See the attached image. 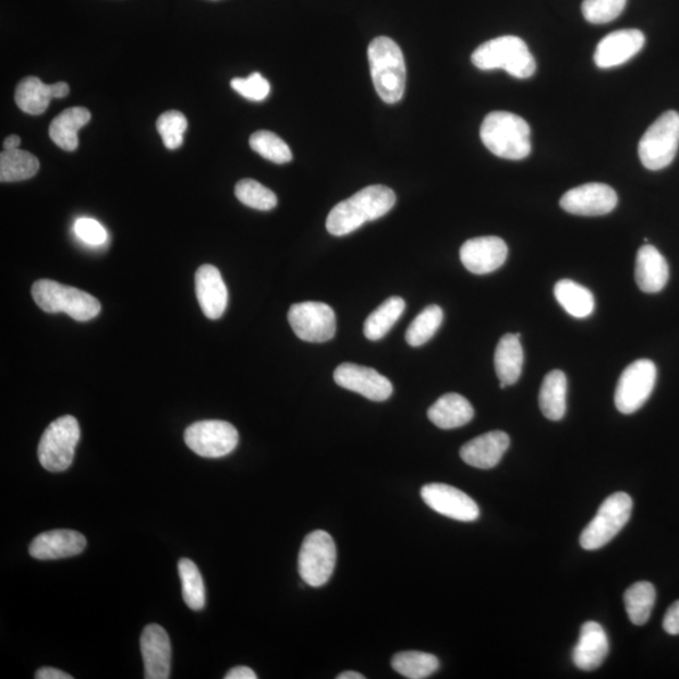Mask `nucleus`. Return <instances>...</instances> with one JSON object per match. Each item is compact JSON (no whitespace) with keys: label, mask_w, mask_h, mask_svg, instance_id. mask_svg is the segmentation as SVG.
Masks as SVG:
<instances>
[{"label":"nucleus","mask_w":679,"mask_h":679,"mask_svg":"<svg viewBox=\"0 0 679 679\" xmlns=\"http://www.w3.org/2000/svg\"><path fill=\"white\" fill-rule=\"evenodd\" d=\"M73 229L78 239L89 245H102L108 241V232L93 218H78Z\"/></svg>","instance_id":"obj_41"},{"label":"nucleus","mask_w":679,"mask_h":679,"mask_svg":"<svg viewBox=\"0 0 679 679\" xmlns=\"http://www.w3.org/2000/svg\"><path fill=\"white\" fill-rule=\"evenodd\" d=\"M231 86L235 93H239L244 98L253 102H260L266 100L269 93H271V86L269 82L260 75V73H252L247 78H233Z\"/></svg>","instance_id":"obj_40"},{"label":"nucleus","mask_w":679,"mask_h":679,"mask_svg":"<svg viewBox=\"0 0 679 679\" xmlns=\"http://www.w3.org/2000/svg\"><path fill=\"white\" fill-rule=\"evenodd\" d=\"M460 256L471 274L487 275L504 266L509 248L498 237H477L462 245Z\"/></svg>","instance_id":"obj_17"},{"label":"nucleus","mask_w":679,"mask_h":679,"mask_svg":"<svg viewBox=\"0 0 679 679\" xmlns=\"http://www.w3.org/2000/svg\"><path fill=\"white\" fill-rule=\"evenodd\" d=\"M195 293L203 314L210 320H218L223 316L228 305V290L217 267H199L195 274Z\"/></svg>","instance_id":"obj_20"},{"label":"nucleus","mask_w":679,"mask_h":679,"mask_svg":"<svg viewBox=\"0 0 679 679\" xmlns=\"http://www.w3.org/2000/svg\"><path fill=\"white\" fill-rule=\"evenodd\" d=\"M657 380V366L648 359L636 360L621 373L616 389V407L620 413L633 414L647 403Z\"/></svg>","instance_id":"obj_10"},{"label":"nucleus","mask_w":679,"mask_h":679,"mask_svg":"<svg viewBox=\"0 0 679 679\" xmlns=\"http://www.w3.org/2000/svg\"><path fill=\"white\" fill-rule=\"evenodd\" d=\"M32 298L48 314H68L76 322L93 320L101 313V304L92 294L52 280L32 286Z\"/></svg>","instance_id":"obj_5"},{"label":"nucleus","mask_w":679,"mask_h":679,"mask_svg":"<svg viewBox=\"0 0 679 679\" xmlns=\"http://www.w3.org/2000/svg\"><path fill=\"white\" fill-rule=\"evenodd\" d=\"M444 323V310L437 305L425 307L422 313L416 316L408 327L405 340L409 345L419 348L428 342Z\"/></svg>","instance_id":"obj_35"},{"label":"nucleus","mask_w":679,"mask_h":679,"mask_svg":"<svg viewBox=\"0 0 679 679\" xmlns=\"http://www.w3.org/2000/svg\"><path fill=\"white\" fill-rule=\"evenodd\" d=\"M4 150H15L19 149L21 145V137L16 135L8 136L3 143Z\"/></svg>","instance_id":"obj_45"},{"label":"nucleus","mask_w":679,"mask_h":679,"mask_svg":"<svg viewBox=\"0 0 679 679\" xmlns=\"http://www.w3.org/2000/svg\"><path fill=\"white\" fill-rule=\"evenodd\" d=\"M472 63L482 71L505 70L511 76L525 80L536 72V61L525 40L502 36L481 45L472 54Z\"/></svg>","instance_id":"obj_4"},{"label":"nucleus","mask_w":679,"mask_h":679,"mask_svg":"<svg viewBox=\"0 0 679 679\" xmlns=\"http://www.w3.org/2000/svg\"><path fill=\"white\" fill-rule=\"evenodd\" d=\"M364 678L365 677L363 675L353 672V670H349V672H343L338 676V679H364Z\"/></svg>","instance_id":"obj_46"},{"label":"nucleus","mask_w":679,"mask_h":679,"mask_svg":"<svg viewBox=\"0 0 679 679\" xmlns=\"http://www.w3.org/2000/svg\"><path fill=\"white\" fill-rule=\"evenodd\" d=\"M679 147V113L670 110L645 131L638 146L643 167L657 171L667 168L676 158Z\"/></svg>","instance_id":"obj_7"},{"label":"nucleus","mask_w":679,"mask_h":679,"mask_svg":"<svg viewBox=\"0 0 679 679\" xmlns=\"http://www.w3.org/2000/svg\"><path fill=\"white\" fill-rule=\"evenodd\" d=\"M627 0H584L582 12L592 24H607L623 13Z\"/></svg>","instance_id":"obj_39"},{"label":"nucleus","mask_w":679,"mask_h":679,"mask_svg":"<svg viewBox=\"0 0 679 679\" xmlns=\"http://www.w3.org/2000/svg\"><path fill=\"white\" fill-rule=\"evenodd\" d=\"M656 587L650 582H638L627 589L625 605L629 620L635 626L647 625L654 603H656Z\"/></svg>","instance_id":"obj_32"},{"label":"nucleus","mask_w":679,"mask_h":679,"mask_svg":"<svg viewBox=\"0 0 679 679\" xmlns=\"http://www.w3.org/2000/svg\"><path fill=\"white\" fill-rule=\"evenodd\" d=\"M397 195L388 186L372 185L335 206L326 220L330 234L353 233L367 222L379 219L396 206Z\"/></svg>","instance_id":"obj_1"},{"label":"nucleus","mask_w":679,"mask_h":679,"mask_svg":"<svg viewBox=\"0 0 679 679\" xmlns=\"http://www.w3.org/2000/svg\"><path fill=\"white\" fill-rule=\"evenodd\" d=\"M421 495L423 501L444 517L461 521L473 522L480 518V507L463 490L445 484L425 485Z\"/></svg>","instance_id":"obj_14"},{"label":"nucleus","mask_w":679,"mask_h":679,"mask_svg":"<svg viewBox=\"0 0 679 679\" xmlns=\"http://www.w3.org/2000/svg\"><path fill=\"white\" fill-rule=\"evenodd\" d=\"M86 546V537L77 531L53 530L33 539L29 554L37 560H59L80 555Z\"/></svg>","instance_id":"obj_19"},{"label":"nucleus","mask_w":679,"mask_h":679,"mask_svg":"<svg viewBox=\"0 0 679 679\" xmlns=\"http://www.w3.org/2000/svg\"><path fill=\"white\" fill-rule=\"evenodd\" d=\"M157 129L167 149L177 150L184 143L187 120L180 111H167L160 114Z\"/></svg>","instance_id":"obj_38"},{"label":"nucleus","mask_w":679,"mask_h":679,"mask_svg":"<svg viewBox=\"0 0 679 679\" xmlns=\"http://www.w3.org/2000/svg\"><path fill=\"white\" fill-rule=\"evenodd\" d=\"M645 45L644 33L640 29H620L604 37L595 49L594 62L599 69L618 68L631 61Z\"/></svg>","instance_id":"obj_16"},{"label":"nucleus","mask_w":679,"mask_h":679,"mask_svg":"<svg viewBox=\"0 0 679 679\" xmlns=\"http://www.w3.org/2000/svg\"><path fill=\"white\" fill-rule=\"evenodd\" d=\"M38 170V159L28 151L4 150L0 155V180L2 183L22 182V180L35 177Z\"/></svg>","instance_id":"obj_31"},{"label":"nucleus","mask_w":679,"mask_h":679,"mask_svg":"<svg viewBox=\"0 0 679 679\" xmlns=\"http://www.w3.org/2000/svg\"><path fill=\"white\" fill-rule=\"evenodd\" d=\"M376 94L389 105L402 100L407 85V68L402 49L388 37H376L367 48Z\"/></svg>","instance_id":"obj_2"},{"label":"nucleus","mask_w":679,"mask_h":679,"mask_svg":"<svg viewBox=\"0 0 679 679\" xmlns=\"http://www.w3.org/2000/svg\"><path fill=\"white\" fill-rule=\"evenodd\" d=\"M81 432L75 416L64 415L48 425L38 446V460L49 472L70 469L75 458Z\"/></svg>","instance_id":"obj_8"},{"label":"nucleus","mask_w":679,"mask_h":679,"mask_svg":"<svg viewBox=\"0 0 679 679\" xmlns=\"http://www.w3.org/2000/svg\"><path fill=\"white\" fill-rule=\"evenodd\" d=\"M609 653V640L604 628L596 621H586L580 629L579 641L572 651V662L586 672L603 665Z\"/></svg>","instance_id":"obj_23"},{"label":"nucleus","mask_w":679,"mask_h":679,"mask_svg":"<svg viewBox=\"0 0 679 679\" xmlns=\"http://www.w3.org/2000/svg\"><path fill=\"white\" fill-rule=\"evenodd\" d=\"M633 511L632 497L626 493L613 494L605 500L595 518L580 536V545L584 550L602 549L623 530Z\"/></svg>","instance_id":"obj_6"},{"label":"nucleus","mask_w":679,"mask_h":679,"mask_svg":"<svg viewBox=\"0 0 679 679\" xmlns=\"http://www.w3.org/2000/svg\"><path fill=\"white\" fill-rule=\"evenodd\" d=\"M289 323L296 337L306 342H326L337 334V315L324 302H300L289 311Z\"/></svg>","instance_id":"obj_12"},{"label":"nucleus","mask_w":679,"mask_h":679,"mask_svg":"<svg viewBox=\"0 0 679 679\" xmlns=\"http://www.w3.org/2000/svg\"><path fill=\"white\" fill-rule=\"evenodd\" d=\"M664 629L670 635H679V601L668 608L664 619Z\"/></svg>","instance_id":"obj_42"},{"label":"nucleus","mask_w":679,"mask_h":679,"mask_svg":"<svg viewBox=\"0 0 679 679\" xmlns=\"http://www.w3.org/2000/svg\"><path fill=\"white\" fill-rule=\"evenodd\" d=\"M37 679H72L73 677L69 674L62 672L60 669L44 667L37 670L36 672Z\"/></svg>","instance_id":"obj_43"},{"label":"nucleus","mask_w":679,"mask_h":679,"mask_svg":"<svg viewBox=\"0 0 679 679\" xmlns=\"http://www.w3.org/2000/svg\"><path fill=\"white\" fill-rule=\"evenodd\" d=\"M556 300L569 315L575 318H586L594 313V294L584 286L572 280H561L555 284Z\"/></svg>","instance_id":"obj_29"},{"label":"nucleus","mask_w":679,"mask_h":679,"mask_svg":"<svg viewBox=\"0 0 679 679\" xmlns=\"http://www.w3.org/2000/svg\"><path fill=\"white\" fill-rule=\"evenodd\" d=\"M520 338L521 334H507L496 348V374L506 387L517 384L522 374L523 349Z\"/></svg>","instance_id":"obj_27"},{"label":"nucleus","mask_w":679,"mask_h":679,"mask_svg":"<svg viewBox=\"0 0 679 679\" xmlns=\"http://www.w3.org/2000/svg\"><path fill=\"white\" fill-rule=\"evenodd\" d=\"M92 120V112L85 108H71L56 117L49 125L52 142L65 151H75L78 147V131Z\"/></svg>","instance_id":"obj_26"},{"label":"nucleus","mask_w":679,"mask_h":679,"mask_svg":"<svg viewBox=\"0 0 679 679\" xmlns=\"http://www.w3.org/2000/svg\"><path fill=\"white\" fill-rule=\"evenodd\" d=\"M669 278L667 260L651 244H645L636 253L635 281L645 293H657L666 288Z\"/></svg>","instance_id":"obj_24"},{"label":"nucleus","mask_w":679,"mask_h":679,"mask_svg":"<svg viewBox=\"0 0 679 679\" xmlns=\"http://www.w3.org/2000/svg\"><path fill=\"white\" fill-rule=\"evenodd\" d=\"M474 416V409L468 399L448 392L429 408L428 419L440 429H456L469 424Z\"/></svg>","instance_id":"obj_25"},{"label":"nucleus","mask_w":679,"mask_h":679,"mask_svg":"<svg viewBox=\"0 0 679 679\" xmlns=\"http://www.w3.org/2000/svg\"><path fill=\"white\" fill-rule=\"evenodd\" d=\"M334 380L339 387L357 392L373 402H386L392 395L390 380L363 365L341 364L334 373Z\"/></svg>","instance_id":"obj_15"},{"label":"nucleus","mask_w":679,"mask_h":679,"mask_svg":"<svg viewBox=\"0 0 679 679\" xmlns=\"http://www.w3.org/2000/svg\"><path fill=\"white\" fill-rule=\"evenodd\" d=\"M142 656L146 679H168L170 677L171 645L169 635L159 625L144 628L141 638Z\"/></svg>","instance_id":"obj_18"},{"label":"nucleus","mask_w":679,"mask_h":679,"mask_svg":"<svg viewBox=\"0 0 679 679\" xmlns=\"http://www.w3.org/2000/svg\"><path fill=\"white\" fill-rule=\"evenodd\" d=\"M226 679H257L258 676L255 674V670H252L248 667H235L229 670V672L225 677Z\"/></svg>","instance_id":"obj_44"},{"label":"nucleus","mask_w":679,"mask_h":679,"mask_svg":"<svg viewBox=\"0 0 679 679\" xmlns=\"http://www.w3.org/2000/svg\"><path fill=\"white\" fill-rule=\"evenodd\" d=\"M338 551L334 538L326 531L308 534L299 555V572L304 582L314 587L323 586L331 579L337 567Z\"/></svg>","instance_id":"obj_9"},{"label":"nucleus","mask_w":679,"mask_h":679,"mask_svg":"<svg viewBox=\"0 0 679 679\" xmlns=\"http://www.w3.org/2000/svg\"><path fill=\"white\" fill-rule=\"evenodd\" d=\"M481 141L496 157L522 160L531 153V129L518 114L495 111L487 114L481 126Z\"/></svg>","instance_id":"obj_3"},{"label":"nucleus","mask_w":679,"mask_h":679,"mask_svg":"<svg viewBox=\"0 0 679 679\" xmlns=\"http://www.w3.org/2000/svg\"><path fill=\"white\" fill-rule=\"evenodd\" d=\"M237 199L253 209L271 210L276 208L278 199L272 191L253 179H242L234 190Z\"/></svg>","instance_id":"obj_37"},{"label":"nucleus","mask_w":679,"mask_h":679,"mask_svg":"<svg viewBox=\"0 0 679 679\" xmlns=\"http://www.w3.org/2000/svg\"><path fill=\"white\" fill-rule=\"evenodd\" d=\"M70 94V86L65 82L46 85L38 77L23 78L15 88L14 100L19 108L26 113L43 114L53 98H63Z\"/></svg>","instance_id":"obj_22"},{"label":"nucleus","mask_w":679,"mask_h":679,"mask_svg":"<svg viewBox=\"0 0 679 679\" xmlns=\"http://www.w3.org/2000/svg\"><path fill=\"white\" fill-rule=\"evenodd\" d=\"M250 145L262 158L275 163H288L292 160L290 146L271 131H257L251 136Z\"/></svg>","instance_id":"obj_36"},{"label":"nucleus","mask_w":679,"mask_h":679,"mask_svg":"<svg viewBox=\"0 0 679 679\" xmlns=\"http://www.w3.org/2000/svg\"><path fill=\"white\" fill-rule=\"evenodd\" d=\"M396 672L409 679H424L436 674L439 669V660L433 654L424 652H402L396 654L391 660Z\"/></svg>","instance_id":"obj_33"},{"label":"nucleus","mask_w":679,"mask_h":679,"mask_svg":"<svg viewBox=\"0 0 679 679\" xmlns=\"http://www.w3.org/2000/svg\"><path fill=\"white\" fill-rule=\"evenodd\" d=\"M567 375L561 371H553L545 376L539 389L538 404L547 420L558 422L567 413Z\"/></svg>","instance_id":"obj_28"},{"label":"nucleus","mask_w":679,"mask_h":679,"mask_svg":"<svg viewBox=\"0 0 679 679\" xmlns=\"http://www.w3.org/2000/svg\"><path fill=\"white\" fill-rule=\"evenodd\" d=\"M404 310L405 302L403 299L395 296L384 301L383 304L366 318L364 324L365 338L372 341L381 340L391 330V327L398 323Z\"/></svg>","instance_id":"obj_30"},{"label":"nucleus","mask_w":679,"mask_h":679,"mask_svg":"<svg viewBox=\"0 0 679 679\" xmlns=\"http://www.w3.org/2000/svg\"><path fill=\"white\" fill-rule=\"evenodd\" d=\"M511 439L501 431L488 432L474 438L461 448V458L464 463L474 469L490 470L501 462L509 449Z\"/></svg>","instance_id":"obj_21"},{"label":"nucleus","mask_w":679,"mask_h":679,"mask_svg":"<svg viewBox=\"0 0 679 679\" xmlns=\"http://www.w3.org/2000/svg\"><path fill=\"white\" fill-rule=\"evenodd\" d=\"M178 570L185 604L194 611L202 610L206 607V586L198 567L190 559H182L179 561Z\"/></svg>","instance_id":"obj_34"},{"label":"nucleus","mask_w":679,"mask_h":679,"mask_svg":"<svg viewBox=\"0 0 679 679\" xmlns=\"http://www.w3.org/2000/svg\"><path fill=\"white\" fill-rule=\"evenodd\" d=\"M184 439L194 453L206 458H220L234 451L240 436L231 423L202 421L186 428Z\"/></svg>","instance_id":"obj_11"},{"label":"nucleus","mask_w":679,"mask_h":679,"mask_svg":"<svg viewBox=\"0 0 679 679\" xmlns=\"http://www.w3.org/2000/svg\"><path fill=\"white\" fill-rule=\"evenodd\" d=\"M618 204V195L611 186L589 183L574 187L562 195L560 206L574 216L598 217L609 215Z\"/></svg>","instance_id":"obj_13"}]
</instances>
